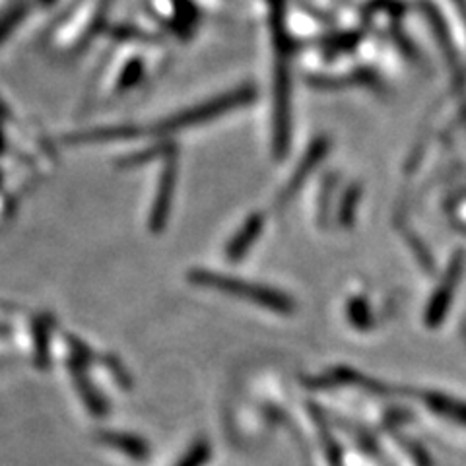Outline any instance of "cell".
I'll use <instances>...</instances> for the list:
<instances>
[{
  "mask_svg": "<svg viewBox=\"0 0 466 466\" xmlns=\"http://www.w3.org/2000/svg\"><path fill=\"white\" fill-rule=\"evenodd\" d=\"M188 279H191L193 284L222 289V291H226V294H231V296L247 299V301H253V303L262 305V308H268L276 313L288 315L294 311V301L286 298L284 294H280V291L265 288V286L247 284V282H241L239 279H231V276L216 274L210 270H193Z\"/></svg>",
  "mask_w": 466,
  "mask_h": 466,
  "instance_id": "cell-1",
  "label": "cell"
},
{
  "mask_svg": "<svg viewBox=\"0 0 466 466\" xmlns=\"http://www.w3.org/2000/svg\"><path fill=\"white\" fill-rule=\"evenodd\" d=\"M173 185H175V166H167L166 167V173L162 177V183H159V193H157V198H156V204H154V210H152V229L157 231L162 229L164 224H166V218H167V212H169V202H171V197H173Z\"/></svg>",
  "mask_w": 466,
  "mask_h": 466,
  "instance_id": "cell-2",
  "label": "cell"
},
{
  "mask_svg": "<svg viewBox=\"0 0 466 466\" xmlns=\"http://www.w3.org/2000/svg\"><path fill=\"white\" fill-rule=\"evenodd\" d=\"M262 224H265L262 216H258V214L251 216L249 220H247V224L239 229L238 236L229 241L228 257L229 258H241L247 253V249H249V247L255 243V239L258 238Z\"/></svg>",
  "mask_w": 466,
  "mask_h": 466,
  "instance_id": "cell-3",
  "label": "cell"
},
{
  "mask_svg": "<svg viewBox=\"0 0 466 466\" xmlns=\"http://www.w3.org/2000/svg\"><path fill=\"white\" fill-rule=\"evenodd\" d=\"M106 443L121 449L123 453H128L133 455L137 459H142L146 457V451H148V447L144 445V441L137 440V437H130V435H121V433H106L104 437H101Z\"/></svg>",
  "mask_w": 466,
  "mask_h": 466,
  "instance_id": "cell-4",
  "label": "cell"
},
{
  "mask_svg": "<svg viewBox=\"0 0 466 466\" xmlns=\"http://www.w3.org/2000/svg\"><path fill=\"white\" fill-rule=\"evenodd\" d=\"M323 148H325V144L320 142V144H317L315 148L308 154V157H305V162L301 164L299 171L294 175V179L289 181V185H288V188H286V193L282 195V200H288L291 195H294L296 188H299V185H301V183H303V179H305V175H308V173L317 166L320 154H323Z\"/></svg>",
  "mask_w": 466,
  "mask_h": 466,
  "instance_id": "cell-5",
  "label": "cell"
},
{
  "mask_svg": "<svg viewBox=\"0 0 466 466\" xmlns=\"http://www.w3.org/2000/svg\"><path fill=\"white\" fill-rule=\"evenodd\" d=\"M208 445L207 443H197L193 449H191V453H188L185 459H183V462L179 464V466H200L204 461H207V457H208Z\"/></svg>",
  "mask_w": 466,
  "mask_h": 466,
  "instance_id": "cell-6",
  "label": "cell"
}]
</instances>
